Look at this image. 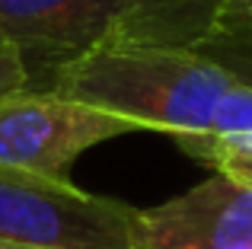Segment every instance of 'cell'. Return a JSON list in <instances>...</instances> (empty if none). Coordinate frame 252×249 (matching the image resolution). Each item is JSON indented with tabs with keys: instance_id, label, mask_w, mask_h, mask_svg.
<instances>
[{
	"instance_id": "6da1fadb",
	"label": "cell",
	"mask_w": 252,
	"mask_h": 249,
	"mask_svg": "<svg viewBox=\"0 0 252 249\" xmlns=\"http://www.w3.org/2000/svg\"><path fill=\"white\" fill-rule=\"evenodd\" d=\"M45 90L172 141L252 131V90L195 51L102 42L51 70Z\"/></svg>"
},
{
	"instance_id": "7a4b0ae2",
	"label": "cell",
	"mask_w": 252,
	"mask_h": 249,
	"mask_svg": "<svg viewBox=\"0 0 252 249\" xmlns=\"http://www.w3.org/2000/svg\"><path fill=\"white\" fill-rule=\"evenodd\" d=\"M137 208L93 195L74 182H48L0 169V243L32 249H134Z\"/></svg>"
},
{
	"instance_id": "3957f363",
	"label": "cell",
	"mask_w": 252,
	"mask_h": 249,
	"mask_svg": "<svg viewBox=\"0 0 252 249\" xmlns=\"http://www.w3.org/2000/svg\"><path fill=\"white\" fill-rule=\"evenodd\" d=\"M137 131L141 128L134 122L48 90H23L0 99V169L70 182V169L80 154Z\"/></svg>"
},
{
	"instance_id": "277c9868",
	"label": "cell",
	"mask_w": 252,
	"mask_h": 249,
	"mask_svg": "<svg viewBox=\"0 0 252 249\" xmlns=\"http://www.w3.org/2000/svg\"><path fill=\"white\" fill-rule=\"evenodd\" d=\"M134 249H252V186L214 173L157 208H137Z\"/></svg>"
},
{
	"instance_id": "5b68a950",
	"label": "cell",
	"mask_w": 252,
	"mask_h": 249,
	"mask_svg": "<svg viewBox=\"0 0 252 249\" xmlns=\"http://www.w3.org/2000/svg\"><path fill=\"white\" fill-rule=\"evenodd\" d=\"M118 16L122 0H0V38L19 48L35 80L109 42Z\"/></svg>"
},
{
	"instance_id": "8992f818",
	"label": "cell",
	"mask_w": 252,
	"mask_h": 249,
	"mask_svg": "<svg viewBox=\"0 0 252 249\" xmlns=\"http://www.w3.org/2000/svg\"><path fill=\"white\" fill-rule=\"evenodd\" d=\"M223 0H122V16L109 42L191 51L217 26Z\"/></svg>"
},
{
	"instance_id": "52a82bcc",
	"label": "cell",
	"mask_w": 252,
	"mask_h": 249,
	"mask_svg": "<svg viewBox=\"0 0 252 249\" xmlns=\"http://www.w3.org/2000/svg\"><path fill=\"white\" fill-rule=\"evenodd\" d=\"M179 147L198 163H208L214 173L252 186V131L220 137H189V141H179Z\"/></svg>"
},
{
	"instance_id": "ba28073f",
	"label": "cell",
	"mask_w": 252,
	"mask_h": 249,
	"mask_svg": "<svg viewBox=\"0 0 252 249\" xmlns=\"http://www.w3.org/2000/svg\"><path fill=\"white\" fill-rule=\"evenodd\" d=\"M195 55L220 67L227 77L252 90V23L243 26H220L208 38L195 45Z\"/></svg>"
},
{
	"instance_id": "9c48e42d",
	"label": "cell",
	"mask_w": 252,
	"mask_h": 249,
	"mask_svg": "<svg viewBox=\"0 0 252 249\" xmlns=\"http://www.w3.org/2000/svg\"><path fill=\"white\" fill-rule=\"evenodd\" d=\"M29 83H32V74H29L26 58L19 55L16 45H10L6 38H0V99L29 90Z\"/></svg>"
},
{
	"instance_id": "30bf717a",
	"label": "cell",
	"mask_w": 252,
	"mask_h": 249,
	"mask_svg": "<svg viewBox=\"0 0 252 249\" xmlns=\"http://www.w3.org/2000/svg\"><path fill=\"white\" fill-rule=\"evenodd\" d=\"M243 23H252V0H223L220 10H217V26H243Z\"/></svg>"
},
{
	"instance_id": "8fae6325",
	"label": "cell",
	"mask_w": 252,
	"mask_h": 249,
	"mask_svg": "<svg viewBox=\"0 0 252 249\" xmlns=\"http://www.w3.org/2000/svg\"><path fill=\"white\" fill-rule=\"evenodd\" d=\"M0 249H32V246H13V243H0Z\"/></svg>"
}]
</instances>
